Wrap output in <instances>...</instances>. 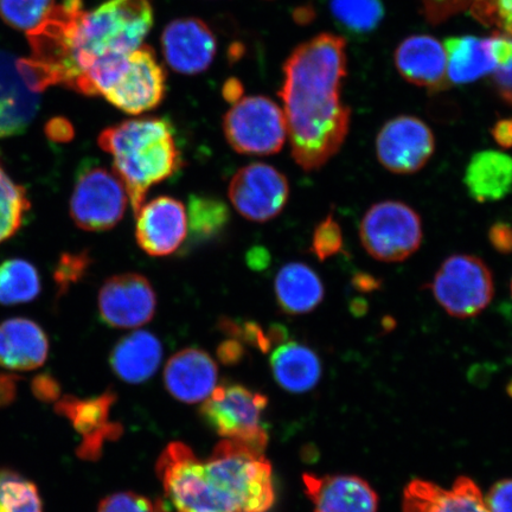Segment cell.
<instances>
[{"label":"cell","instance_id":"1","mask_svg":"<svg viewBox=\"0 0 512 512\" xmlns=\"http://www.w3.org/2000/svg\"><path fill=\"white\" fill-rule=\"evenodd\" d=\"M347 74V41L330 32L300 44L285 62L279 95L292 157L305 171L323 168L348 137L351 110L342 96Z\"/></svg>","mask_w":512,"mask_h":512},{"label":"cell","instance_id":"2","mask_svg":"<svg viewBox=\"0 0 512 512\" xmlns=\"http://www.w3.org/2000/svg\"><path fill=\"white\" fill-rule=\"evenodd\" d=\"M153 25L150 0H107L91 11L82 0L54 10L61 86L91 95L94 83L143 46Z\"/></svg>","mask_w":512,"mask_h":512},{"label":"cell","instance_id":"3","mask_svg":"<svg viewBox=\"0 0 512 512\" xmlns=\"http://www.w3.org/2000/svg\"><path fill=\"white\" fill-rule=\"evenodd\" d=\"M98 144L112 156L113 171L125 185L134 214L152 187L182 168L174 126L163 118L132 119L107 127Z\"/></svg>","mask_w":512,"mask_h":512},{"label":"cell","instance_id":"4","mask_svg":"<svg viewBox=\"0 0 512 512\" xmlns=\"http://www.w3.org/2000/svg\"><path fill=\"white\" fill-rule=\"evenodd\" d=\"M265 451L223 440L201 463V512H267L275 499Z\"/></svg>","mask_w":512,"mask_h":512},{"label":"cell","instance_id":"5","mask_svg":"<svg viewBox=\"0 0 512 512\" xmlns=\"http://www.w3.org/2000/svg\"><path fill=\"white\" fill-rule=\"evenodd\" d=\"M430 288L448 315L460 319L478 316L495 296L490 268L482 259L469 254L447 258L435 273Z\"/></svg>","mask_w":512,"mask_h":512},{"label":"cell","instance_id":"6","mask_svg":"<svg viewBox=\"0 0 512 512\" xmlns=\"http://www.w3.org/2000/svg\"><path fill=\"white\" fill-rule=\"evenodd\" d=\"M360 238L371 258L382 262H401L421 246L424 238L421 217L403 202L376 203L363 216Z\"/></svg>","mask_w":512,"mask_h":512},{"label":"cell","instance_id":"7","mask_svg":"<svg viewBox=\"0 0 512 512\" xmlns=\"http://www.w3.org/2000/svg\"><path fill=\"white\" fill-rule=\"evenodd\" d=\"M223 132L228 144L242 155H274L287 138L285 114L266 96H247L224 115Z\"/></svg>","mask_w":512,"mask_h":512},{"label":"cell","instance_id":"8","mask_svg":"<svg viewBox=\"0 0 512 512\" xmlns=\"http://www.w3.org/2000/svg\"><path fill=\"white\" fill-rule=\"evenodd\" d=\"M127 191L114 171L87 163L76 176L69 202V214L86 232H106L123 220Z\"/></svg>","mask_w":512,"mask_h":512},{"label":"cell","instance_id":"9","mask_svg":"<svg viewBox=\"0 0 512 512\" xmlns=\"http://www.w3.org/2000/svg\"><path fill=\"white\" fill-rule=\"evenodd\" d=\"M267 402L265 395L227 383L216 387L203 402L201 414L221 437L265 451L268 437L261 426V414Z\"/></svg>","mask_w":512,"mask_h":512},{"label":"cell","instance_id":"10","mask_svg":"<svg viewBox=\"0 0 512 512\" xmlns=\"http://www.w3.org/2000/svg\"><path fill=\"white\" fill-rule=\"evenodd\" d=\"M166 91V73L155 50L142 46L128 55L104 98L127 114L155 110Z\"/></svg>","mask_w":512,"mask_h":512},{"label":"cell","instance_id":"11","mask_svg":"<svg viewBox=\"0 0 512 512\" xmlns=\"http://www.w3.org/2000/svg\"><path fill=\"white\" fill-rule=\"evenodd\" d=\"M435 151L433 131L424 120L399 115L387 121L376 137V155L384 169L412 175L430 162Z\"/></svg>","mask_w":512,"mask_h":512},{"label":"cell","instance_id":"12","mask_svg":"<svg viewBox=\"0 0 512 512\" xmlns=\"http://www.w3.org/2000/svg\"><path fill=\"white\" fill-rule=\"evenodd\" d=\"M230 202L240 215L254 222L277 217L290 196V184L278 169L253 163L240 169L229 184Z\"/></svg>","mask_w":512,"mask_h":512},{"label":"cell","instance_id":"13","mask_svg":"<svg viewBox=\"0 0 512 512\" xmlns=\"http://www.w3.org/2000/svg\"><path fill=\"white\" fill-rule=\"evenodd\" d=\"M99 313L115 329H134L155 316L157 296L147 278L138 273L114 275L100 288Z\"/></svg>","mask_w":512,"mask_h":512},{"label":"cell","instance_id":"14","mask_svg":"<svg viewBox=\"0 0 512 512\" xmlns=\"http://www.w3.org/2000/svg\"><path fill=\"white\" fill-rule=\"evenodd\" d=\"M117 396L111 390L95 396L80 399L67 395L57 400L55 411L72 422L75 431L82 437L76 453L85 460H98L106 441L114 440L123 433V427L110 422V412Z\"/></svg>","mask_w":512,"mask_h":512},{"label":"cell","instance_id":"15","mask_svg":"<svg viewBox=\"0 0 512 512\" xmlns=\"http://www.w3.org/2000/svg\"><path fill=\"white\" fill-rule=\"evenodd\" d=\"M162 49L166 63L176 73L197 75L206 72L213 63L217 41L202 19L179 18L166 25Z\"/></svg>","mask_w":512,"mask_h":512},{"label":"cell","instance_id":"16","mask_svg":"<svg viewBox=\"0 0 512 512\" xmlns=\"http://www.w3.org/2000/svg\"><path fill=\"white\" fill-rule=\"evenodd\" d=\"M136 215V239L146 254L171 255L187 239V210L176 198L157 197L143 204Z\"/></svg>","mask_w":512,"mask_h":512},{"label":"cell","instance_id":"17","mask_svg":"<svg viewBox=\"0 0 512 512\" xmlns=\"http://www.w3.org/2000/svg\"><path fill=\"white\" fill-rule=\"evenodd\" d=\"M395 67L407 82L430 92L450 88L444 43L431 35H412L394 53Z\"/></svg>","mask_w":512,"mask_h":512},{"label":"cell","instance_id":"18","mask_svg":"<svg viewBox=\"0 0 512 512\" xmlns=\"http://www.w3.org/2000/svg\"><path fill=\"white\" fill-rule=\"evenodd\" d=\"M306 496L313 512H377L379 496L366 479L358 476H323L305 473Z\"/></svg>","mask_w":512,"mask_h":512},{"label":"cell","instance_id":"19","mask_svg":"<svg viewBox=\"0 0 512 512\" xmlns=\"http://www.w3.org/2000/svg\"><path fill=\"white\" fill-rule=\"evenodd\" d=\"M402 512H490L482 491L469 477L460 476L450 489L425 479H413L403 491Z\"/></svg>","mask_w":512,"mask_h":512},{"label":"cell","instance_id":"20","mask_svg":"<svg viewBox=\"0 0 512 512\" xmlns=\"http://www.w3.org/2000/svg\"><path fill=\"white\" fill-rule=\"evenodd\" d=\"M17 57L0 50V139L28 130L41 105V94L32 92L17 68Z\"/></svg>","mask_w":512,"mask_h":512},{"label":"cell","instance_id":"21","mask_svg":"<svg viewBox=\"0 0 512 512\" xmlns=\"http://www.w3.org/2000/svg\"><path fill=\"white\" fill-rule=\"evenodd\" d=\"M216 363L206 351L187 348L172 356L164 369V384L175 399L185 403L206 401L217 383Z\"/></svg>","mask_w":512,"mask_h":512},{"label":"cell","instance_id":"22","mask_svg":"<svg viewBox=\"0 0 512 512\" xmlns=\"http://www.w3.org/2000/svg\"><path fill=\"white\" fill-rule=\"evenodd\" d=\"M48 355L49 339L34 320L11 318L0 324V367L35 370L46 363Z\"/></svg>","mask_w":512,"mask_h":512},{"label":"cell","instance_id":"23","mask_svg":"<svg viewBox=\"0 0 512 512\" xmlns=\"http://www.w3.org/2000/svg\"><path fill=\"white\" fill-rule=\"evenodd\" d=\"M465 187L472 200L491 203L512 191V157L501 151L475 153L465 171Z\"/></svg>","mask_w":512,"mask_h":512},{"label":"cell","instance_id":"24","mask_svg":"<svg viewBox=\"0 0 512 512\" xmlns=\"http://www.w3.org/2000/svg\"><path fill=\"white\" fill-rule=\"evenodd\" d=\"M163 347L159 339L147 331L132 332L120 339L111 354L114 374L128 383L150 380L162 363Z\"/></svg>","mask_w":512,"mask_h":512},{"label":"cell","instance_id":"25","mask_svg":"<svg viewBox=\"0 0 512 512\" xmlns=\"http://www.w3.org/2000/svg\"><path fill=\"white\" fill-rule=\"evenodd\" d=\"M271 369L279 386L294 394L310 392L323 371L316 352L298 342L280 344L271 356Z\"/></svg>","mask_w":512,"mask_h":512},{"label":"cell","instance_id":"26","mask_svg":"<svg viewBox=\"0 0 512 512\" xmlns=\"http://www.w3.org/2000/svg\"><path fill=\"white\" fill-rule=\"evenodd\" d=\"M324 293L319 275L303 262L287 264L275 279V297L287 315H306L316 310Z\"/></svg>","mask_w":512,"mask_h":512},{"label":"cell","instance_id":"27","mask_svg":"<svg viewBox=\"0 0 512 512\" xmlns=\"http://www.w3.org/2000/svg\"><path fill=\"white\" fill-rule=\"evenodd\" d=\"M447 76L451 85H469L489 76L495 68L488 38L453 36L444 42Z\"/></svg>","mask_w":512,"mask_h":512},{"label":"cell","instance_id":"28","mask_svg":"<svg viewBox=\"0 0 512 512\" xmlns=\"http://www.w3.org/2000/svg\"><path fill=\"white\" fill-rule=\"evenodd\" d=\"M40 273L31 262L10 259L0 264V304H27L41 293Z\"/></svg>","mask_w":512,"mask_h":512},{"label":"cell","instance_id":"29","mask_svg":"<svg viewBox=\"0 0 512 512\" xmlns=\"http://www.w3.org/2000/svg\"><path fill=\"white\" fill-rule=\"evenodd\" d=\"M188 224L192 245L217 238L227 228L230 214L226 203L208 196H191Z\"/></svg>","mask_w":512,"mask_h":512},{"label":"cell","instance_id":"30","mask_svg":"<svg viewBox=\"0 0 512 512\" xmlns=\"http://www.w3.org/2000/svg\"><path fill=\"white\" fill-rule=\"evenodd\" d=\"M30 209L27 190L8 175L0 160V243L21 229Z\"/></svg>","mask_w":512,"mask_h":512},{"label":"cell","instance_id":"31","mask_svg":"<svg viewBox=\"0 0 512 512\" xmlns=\"http://www.w3.org/2000/svg\"><path fill=\"white\" fill-rule=\"evenodd\" d=\"M330 10L344 29L356 35L370 34L384 18L381 0H330Z\"/></svg>","mask_w":512,"mask_h":512},{"label":"cell","instance_id":"32","mask_svg":"<svg viewBox=\"0 0 512 512\" xmlns=\"http://www.w3.org/2000/svg\"><path fill=\"white\" fill-rule=\"evenodd\" d=\"M0 512H43L36 484L16 471H0Z\"/></svg>","mask_w":512,"mask_h":512},{"label":"cell","instance_id":"33","mask_svg":"<svg viewBox=\"0 0 512 512\" xmlns=\"http://www.w3.org/2000/svg\"><path fill=\"white\" fill-rule=\"evenodd\" d=\"M219 329L229 338L251 345L262 352L270 351L275 344L285 343L288 337L287 330L283 325L275 324L265 330L258 323L240 322V320L228 317L220 319Z\"/></svg>","mask_w":512,"mask_h":512},{"label":"cell","instance_id":"34","mask_svg":"<svg viewBox=\"0 0 512 512\" xmlns=\"http://www.w3.org/2000/svg\"><path fill=\"white\" fill-rule=\"evenodd\" d=\"M55 0H0V18L12 29L30 32L55 8Z\"/></svg>","mask_w":512,"mask_h":512},{"label":"cell","instance_id":"35","mask_svg":"<svg viewBox=\"0 0 512 512\" xmlns=\"http://www.w3.org/2000/svg\"><path fill=\"white\" fill-rule=\"evenodd\" d=\"M495 68L489 75L495 91L512 107V37L495 32L488 37Z\"/></svg>","mask_w":512,"mask_h":512},{"label":"cell","instance_id":"36","mask_svg":"<svg viewBox=\"0 0 512 512\" xmlns=\"http://www.w3.org/2000/svg\"><path fill=\"white\" fill-rule=\"evenodd\" d=\"M92 264L93 259L88 251L62 254L54 271L57 296L62 297L70 290V287L80 283L86 277Z\"/></svg>","mask_w":512,"mask_h":512},{"label":"cell","instance_id":"37","mask_svg":"<svg viewBox=\"0 0 512 512\" xmlns=\"http://www.w3.org/2000/svg\"><path fill=\"white\" fill-rule=\"evenodd\" d=\"M469 11L484 27L512 37V0H478Z\"/></svg>","mask_w":512,"mask_h":512},{"label":"cell","instance_id":"38","mask_svg":"<svg viewBox=\"0 0 512 512\" xmlns=\"http://www.w3.org/2000/svg\"><path fill=\"white\" fill-rule=\"evenodd\" d=\"M342 228L334 214H329L318 224L313 233L311 251L319 261H325L342 251Z\"/></svg>","mask_w":512,"mask_h":512},{"label":"cell","instance_id":"39","mask_svg":"<svg viewBox=\"0 0 512 512\" xmlns=\"http://www.w3.org/2000/svg\"><path fill=\"white\" fill-rule=\"evenodd\" d=\"M98 512H169L163 502H152L149 498L133 494V492H119L102 499Z\"/></svg>","mask_w":512,"mask_h":512},{"label":"cell","instance_id":"40","mask_svg":"<svg viewBox=\"0 0 512 512\" xmlns=\"http://www.w3.org/2000/svg\"><path fill=\"white\" fill-rule=\"evenodd\" d=\"M477 2L478 0H421L422 14L428 23L439 25L469 11Z\"/></svg>","mask_w":512,"mask_h":512},{"label":"cell","instance_id":"41","mask_svg":"<svg viewBox=\"0 0 512 512\" xmlns=\"http://www.w3.org/2000/svg\"><path fill=\"white\" fill-rule=\"evenodd\" d=\"M484 501L490 512H512V479L492 485Z\"/></svg>","mask_w":512,"mask_h":512},{"label":"cell","instance_id":"42","mask_svg":"<svg viewBox=\"0 0 512 512\" xmlns=\"http://www.w3.org/2000/svg\"><path fill=\"white\" fill-rule=\"evenodd\" d=\"M31 388L32 393H34L38 400L50 402L60 399V384L49 374L36 376L34 381H32Z\"/></svg>","mask_w":512,"mask_h":512},{"label":"cell","instance_id":"43","mask_svg":"<svg viewBox=\"0 0 512 512\" xmlns=\"http://www.w3.org/2000/svg\"><path fill=\"white\" fill-rule=\"evenodd\" d=\"M489 241L499 254L512 253V224L497 222L489 230Z\"/></svg>","mask_w":512,"mask_h":512},{"label":"cell","instance_id":"44","mask_svg":"<svg viewBox=\"0 0 512 512\" xmlns=\"http://www.w3.org/2000/svg\"><path fill=\"white\" fill-rule=\"evenodd\" d=\"M44 132H46L48 139L54 143H68L75 136L72 123L62 117L49 120L46 127H44Z\"/></svg>","mask_w":512,"mask_h":512},{"label":"cell","instance_id":"45","mask_svg":"<svg viewBox=\"0 0 512 512\" xmlns=\"http://www.w3.org/2000/svg\"><path fill=\"white\" fill-rule=\"evenodd\" d=\"M246 355L245 347H243L242 343L236 341V339L229 338L227 341H224L217 348V356H219V360L228 364V366H233V364H238L243 360V357Z\"/></svg>","mask_w":512,"mask_h":512},{"label":"cell","instance_id":"46","mask_svg":"<svg viewBox=\"0 0 512 512\" xmlns=\"http://www.w3.org/2000/svg\"><path fill=\"white\" fill-rule=\"evenodd\" d=\"M19 377L11 374H0V408L11 405L17 398Z\"/></svg>","mask_w":512,"mask_h":512},{"label":"cell","instance_id":"47","mask_svg":"<svg viewBox=\"0 0 512 512\" xmlns=\"http://www.w3.org/2000/svg\"><path fill=\"white\" fill-rule=\"evenodd\" d=\"M491 133L499 146L503 149H512V118L496 121Z\"/></svg>","mask_w":512,"mask_h":512},{"label":"cell","instance_id":"48","mask_svg":"<svg viewBox=\"0 0 512 512\" xmlns=\"http://www.w3.org/2000/svg\"><path fill=\"white\" fill-rule=\"evenodd\" d=\"M352 285L360 292H373L379 290L381 281L369 274H356L352 279Z\"/></svg>","mask_w":512,"mask_h":512},{"label":"cell","instance_id":"49","mask_svg":"<svg viewBox=\"0 0 512 512\" xmlns=\"http://www.w3.org/2000/svg\"><path fill=\"white\" fill-rule=\"evenodd\" d=\"M243 93V88L241 83L238 80L232 79L226 83V86L223 88L224 98L230 104H235L241 99V95Z\"/></svg>","mask_w":512,"mask_h":512},{"label":"cell","instance_id":"50","mask_svg":"<svg viewBox=\"0 0 512 512\" xmlns=\"http://www.w3.org/2000/svg\"><path fill=\"white\" fill-rule=\"evenodd\" d=\"M351 310L352 312L356 313V315H361V313L367 311V303L363 302L361 299L354 300L351 305Z\"/></svg>","mask_w":512,"mask_h":512},{"label":"cell","instance_id":"51","mask_svg":"<svg viewBox=\"0 0 512 512\" xmlns=\"http://www.w3.org/2000/svg\"><path fill=\"white\" fill-rule=\"evenodd\" d=\"M507 390H508L509 395L512 398V381H510V383L508 384Z\"/></svg>","mask_w":512,"mask_h":512},{"label":"cell","instance_id":"52","mask_svg":"<svg viewBox=\"0 0 512 512\" xmlns=\"http://www.w3.org/2000/svg\"><path fill=\"white\" fill-rule=\"evenodd\" d=\"M510 290H511V297H512V279H511Z\"/></svg>","mask_w":512,"mask_h":512}]
</instances>
